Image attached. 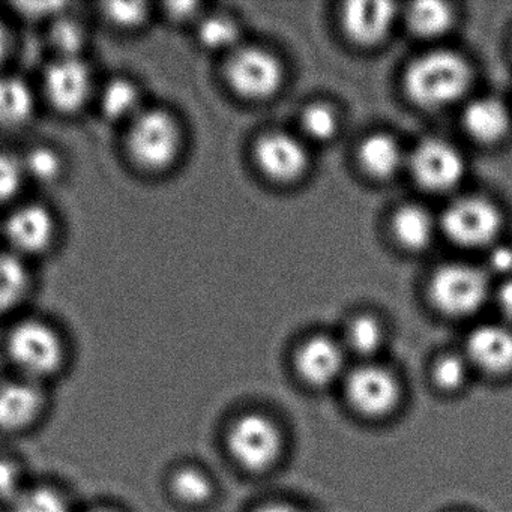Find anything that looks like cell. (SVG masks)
Here are the masks:
<instances>
[{"label": "cell", "instance_id": "cell-1", "mask_svg": "<svg viewBox=\"0 0 512 512\" xmlns=\"http://www.w3.org/2000/svg\"><path fill=\"white\" fill-rule=\"evenodd\" d=\"M5 353L13 374L46 386L62 376L68 365L64 335L52 323L34 317L11 326Z\"/></svg>", "mask_w": 512, "mask_h": 512}, {"label": "cell", "instance_id": "cell-2", "mask_svg": "<svg viewBox=\"0 0 512 512\" xmlns=\"http://www.w3.org/2000/svg\"><path fill=\"white\" fill-rule=\"evenodd\" d=\"M469 62L451 50H434L416 58L404 74V89L412 103L440 110L460 101L472 85Z\"/></svg>", "mask_w": 512, "mask_h": 512}, {"label": "cell", "instance_id": "cell-3", "mask_svg": "<svg viewBox=\"0 0 512 512\" xmlns=\"http://www.w3.org/2000/svg\"><path fill=\"white\" fill-rule=\"evenodd\" d=\"M184 133L175 115L164 109H145L128 124L127 148L137 166L163 172L178 161Z\"/></svg>", "mask_w": 512, "mask_h": 512}, {"label": "cell", "instance_id": "cell-4", "mask_svg": "<svg viewBox=\"0 0 512 512\" xmlns=\"http://www.w3.org/2000/svg\"><path fill=\"white\" fill-rule=\"evenodd\" d=\"M488 272L469 263H446L436 269L428 284V295L446 316H472L490 298Z\"/></svg>", "mask_w": 512, "mask_h": 512}, {"label": "cell", "instance_id": "cell-5", "mask_svg": "<svg viewBox=\"0 0 512 512\" xmlns=\"http://www.w3.org/2000/svg\"><path fill=\"white\" fill-rule=\"evenodd\" d=\"M439 227L460 247H493L502 232L503 215L491 200L461 197L443 211Z\"/></svg>", "mask_w": 512, "mask_h": 512}, {"label": "cell", "instance_id": "cell-6", "mask_svg": "<svg viewBox=\"0 0 512 512\" xmlns=\"http://www.w3.org/2000/svg\"><path fill=\"white\" fill-rule=\"evenodd\" d=\"M230 88L247 100L274 97L284 82V68L274 53L260 47H238L226 65Z\"/></svg>", "mask_w": 512, "mask_h": 512}, {"label": "cell", "instance_id": "cell-7", "mask_svg": "<svg viewBox=\"0 0 512 512\" xmlns=\"http://www.w3.org/2000/svg\"><path fill=\"white\" fill-rule=\"evenodd\" d=\"M49 407L46 385L16 374L0 380V433H31L46 419Z\"/></svg>", "mask_w": 512, "mask_h": 512}, {"label": "cell", "instance_id": "cell-8", "mask_svg": "<svg viewBox=\"0 0 512 512\" xmlns=\"http://www.w3.org/2000/svg\"><path fill=\"white\" fill-rule=\"evenodd\" d=\"M283 440L277 425L260 415L248 413L233 422L227 434L232 457L248 470H266L277 461Z\"/></svg>", "mask_w": 512, "mask_h": 512}, {"label": "cell", "instance_id": "cell-9", "mask_svg": "<svg viewBox=\"0 0 512 512\" xmlns=\"http://www.w3.org/2000/svg\"><path fill=\"white\" fill-rule=\"evenodd\" d=\"M410 172L419 185L433 193H445L460 184L466 172L463 154L452 143L427 139L407 158Z\"/></svg>", "mask_w": 512, "mask_h": 512}, {"label": "cell", "instance_id": "cell-10", "mask_svg": "<svg viewBox=\"0 0 512 512\" xmlns=\"http://www.w3.org/2000/svg\"><path fill=\"white\" fill-rule=\"evenodd\" d=\"M44 91L59 112H80L94 91L91 68L83 58H58L44 74Z\"/></svg>", "mask_w": 512, "mask_h": 512}, {"label": "cell", "instance_id": "cell-11", "mask_svg": "<svg viewBox=\"0 0 512 512\" xmlns=\"http://www.w3.org/2000/svg\"><path fill=\"white\" fill-rule=\"evenodd\" d=\"M254 158L263 175L278 184L296 182L310 166L307 148L292 134L272 131L260 137Z\"/></svg>", "mask_w": 512, "mask_h": 512}, {"label": "cell", "instance_id": "cell-12", "mask_svg": "<svg viewBox=\"0 0 512 512\" xmlns=\"http://www.w3.org/2000/svg\"><path fill=\"white\" fill-rule=\"evenodd\" d=\"M346 392L352 406L367 416H383L392 412L400 398V386L394 374L371 364L350 371Z\"/></svg>", "mask_w": 512, "mask_h": 512}, {"label": "cell", "instance_id": "cell-13", "mask_svg": "<svg viewBox=\"0 0 512 512\" xmlns=\"http://www.w3.org/2000/svg\"><path fill=\"white\" fill-rule=\"evenodd\" d=\"M55 233V218L40 203L19 206L5 224V235L11 251L22 257L46 251L52 245Z\"/></svg>", "mask_w": 512, "mask_h": 512}, {"label": "cell", "instance_id": "cell-14", "mask_svg": "<svg viewBox=\"0 0 512 512\" xmlns=\"http://www.w3.org/2000/svg\"><path fill=\"white\" fill-rule=\"evenodd\" d=\"M397 7L382 0H353L344 5L341 23L350 41L362 47L382 43L394 28Z\"/></svg>", "mask_w": 512, "mask_h": 512}, {"label": "cell", "instance_id": "cell-15", "mask_svg": "<svg viewBox=\"0 0 512 512\" xmlns=\"http://www.w3.org/2000/svg\"><path fill=\"white\" fill-rule=\"evenodd\" d=\"M467 361L490 374L512 370V326H479L467 340Z\"/></svg>", "mask_w": 512, "mask_h": 512}, {"label": "cell", "instance_id": "cell-16", "mask_svg": "<svg viewBox=\"0 0 512 512\" xmlns=\"http://www.w3.org/2000/svg\"><path fill=\"white\" fill-rule=\"evenodd\" d=\"M296 367L302 379L314 386H326L344 370V350L337 341L317 335L302 344L296 355Z\"/></svg>", "mask_w": 512, "mask_h": 512}, {"label": "cell", "instance_id": "cell-17", "mask_svg": "<svg viewBox=\"0 0 512 512\" xmlns=\"http://www.w3.org/2000/svg\"><path fill=\"white\" fill-rule=\"evenodd\" d=\"M463 125L466 133L476 142L497 145L511 133V110L500 98H476L464 109Z\"/></svg>", "mask_w": 512, "mask_h": 512}, {"label": "cell", "instance_id": "cell-18", "mask_svg": "<svg viewBox=\"0 0 512 512\" xmlns=\"http://www.w3.org/2000/svg\"><path fill=\"white\" fill-rule=\"evenodd\" d=\"M358 160L364 172L371 178L389 179L403 169L406 155L394 137L376 133L362 140Z\"/></svg>", "mask_w": 512, "mask_h": 512}, {"label": "cell", "instance_id": "cell-19", "mask_svg": "<svg viewBox=\"0 0 512 512\" xmlns=\"http://www.w3.org/2000/svg\"><path fill=\"white\" fill-rule=\"evenodd\" d=\"M167 494L187 508H200L211 502L215 493L214 481L205 469L196 464H179L170 470L166 479Z\"/></svg>", "mask_w": 512, "mask_h": 512}, {"label": "cell", "instance_id": "cell-20", "mask_svg": "<svg viewBox=\"0 0 512 512\" xmlns=\"http://www.w3.org/2000/svg\"><path fill=\"white\" fill-rule=\"evenodd\" d=\"M439 224L433 215L418 205L398 209L392 218V232L401 247L410 251H422L430 247Z\"/></svg>", "mask_w": 512, "mask_h": 512}, {"label": "cell", "instance_id": "cell-21", "mask_svg": "<svg viewBox=\"0 0 512 512\" xmlns=\"http://www.w3.org/2000/svg\"><path fill=\"white\" fill-rule=\"evenodd\" d=\"M37 98L28 82L14 76L0 77V124L22 127L31 121Z\"/></svg>", "mask_w": 512, "mask_h": 512}, {"label": "cell", "instance_id": "cell-22", "mask_svg": "<svg viewBox=\"0 0 512 512\" xmlns=\"http://www.w3.org/2000/svg\"><path fill=\"white\" fill-rule=\"evenodd\" d=\"M31 290L25 260L13 251H0V316L16 310Z\"/></svg>", "mask_w": 512, "mask_h": 512}, {"label": "cell", "instance_id": "cell-23", "mask_svg": "<svg viewBox=\"0 0 512 512\" xmlns=\"http://www.w3.org/2000/svg\"><path fill=\"white\" fill-rule=\"evenodd\" d=\"M101 112L109 121L133 122L146 107H143L142 91L130 79L118 77L104 86L100 97Z\"/></svg>", "mask_w": 512, "mask_h": 512}, {"label": "cell", "instance_id": "cell-24", "mask_svg": "<svg viewBox=\"0 0 512 512\" xmlns=\"http://www.w3.org/2000/svg\"><path fill=\"white\" fill-rule=\"evenodd\" d=\"M11 512H79L73 497L56 482H31L10 506Z\"/></svg>", "mask_w": 512, "mask_h": 512}, {"label": "cell", "instance_id": "cell-25", "mask_svg": "<svg viewBox=\"0 0 512 512\" xmlns=\"http://www.w3.org/2000/svg\"><path fill=\"white\" fill-rule=\"evenodd\" d=\"M407 23L419 38H439L454 25V11L439 0L416 2L407 13Z\"/></svg>", "mask_w": 512, "mask_h": 512}, {"label": "cell", "instance_id": "cell-26", "mask_svg": "<svg viewBox=\"0 0 512 512\" xmlns=\"http://www.w3.org/2000/svg\"><path fill=\"white\" fill-rule=\"evenodd\" d=\"M241 28L235 20L221 14L206 17L199 25V40L209 50L238 49Z\"/></svg>", "mask_w": 512, "mask_h": 512}, {"label": "cell", "instance_id": "cell-27", "mask_svg": "<svg viewBox=\"0 0 512 512\" xmlns=\"http://www.w3.org/2000/svg\"><path fill=\"white\" fill-rule=\"evenodd\" d=\"M26 178L40 184H52L64 173V160L58 151L49 146H37L22 157Z\"/></svg>", "mask_w": 512, "mask_h": 512}, {"label": "cell", "instance_id": "cell-28", "mask_svg": "<svg viewBox=\"0 0 512 512\" xmlns=\"http://www.w3.org/2000/svg\"><path fill=\"white\" fill-rule=\"evenodd\" d=\"M49 38L58 58H82L88 43L85 26L70 17H61L52 25Z\"/></svg>", "mask_w": 512, "mask_h": 512}, {"label": "cell", "instance_id": "cell-29", "mask_svg": "<svg viewBox=\"0 0 512 512\" xmlns=\"http://www.w3.org/2000/svg\"><path fill=\"white\" fill-rule=\"evenodd\" d=\"M31 482L22 458L0 452V503L13 505Z\"/></svg>", "mask_w": 512, "mask_h": 512}, {"label": "cell", "instance_id": "cell-30", "mask_svg": "<svg viewBox=\"0 0 512 512\" xmlns=\"http://www.w3.org/2000/svg\"><path fill=\"white\" fill-rule=\"evenodd\" d=\"M347 346L361 356H371L383 343V328L373 316H358L347 326Z\"/></svg>", "mask_w": 512, "mask_h": 512}, {"label": "cell", "instance_id": "cell-31", "mask_svg": "<svg viewBox=\"0 0 512 512\" xmlns=\"http://www.w3.org/2000/svg\"><path fill=\"white\" fill-rule=\"evenodd\" d=\"M302 130L316 142H328L340 128L337 112L326 104H311L302 113Z\"/></svg>", "mask_w": 512, "mask_h": 512}, {"label": "cell", "instance_id": "cell-32", "mask_svg": "<svg viewBox=\"0 0 512 512\" xmlns=\"http://www.w3.org/2000/svg\"><path fill=\"white\" fill-rule=\"evenodd\" d=\"M26 179L22 158L0 152V205L16 199Z\"/></svg>", "mask_w": 512, "mask_h": 512}, {"label": "cell", "instance_id": "cell-33", "mask_svg": "<svg viewBox=\"0 0 512 512\" xmlns=\"http://www.w3.org/2000/svg\"><path fill=\"white\" fill-rule=\"evenodd\" d=\"M469 370V361L457 355L437 359L433 368L434 382L443 389H457L463 385Z\"/></svg>", "mask_w": 512, "mask_h": 512}, {"label": "cell", "instance_id": "cell-34", "mask_svg": "<svg viewBox=\"0 0 512 512\" xmlns=\"http://www.w3.org/2000/svg\"><path fill=\"white\" fill-rule=\"evenodd\" d=\"M107 19L119 28L136 29L145 25L149 19L148 5L142 2L104 5Z\"/></svg>", "mask_w": 512, "mask_h": 512}, {"label": "cell", "instance_id": "cell-35", "mask_svg": "<svg viewBox=\"0 0 512 512\" xmlns=\"http://www.w3.org/2000/svg\"><path fill=\"white\" fill-rule=\"evenodd\" d=\"M488 275H499L505 278L512 277V247L509 245L494 244L490 247L487 256Z\"/></svg>", "mask_w": 512, "mask_h": 512}, {"label": "cell", "instance_id": "cell-36", "mask_svg": "<svg viewBox=\"0 0 512 512\" xmlns=\"http://www.w3.org/2000/svg\"><path fill=\"white\" fill-rule=\"evenodd\" d=\"M497 307L503 319L512 326V277L505 278L496 293Z\"/></svg>", "mask_w": 512, "mask_h": 512}, {"label": "cell", "instance_id": "cell-37", "mask_svg": "<svg viewBox=\"0 0 512 512\" xmlns=\"http://www.w3.org/2000/svg\"><path fill=\"white\" fill-rule=\"evenodd\" d=\"M167 14L172 17L176 22H184V20L191 19L197 13L199 5L190 4V2H178V4L167 5Z\"/></svg>", "mask_w": 512, "mask_h": 512}, {"label": "cell", "instance_id": "cell-38", "mask_svg": "<svg viewBox=\"0 0 512 512\" xmlns=\"http://www.w3.org/2000/svg\"><path fill=\"white\" fill-rule=\"evenodd\" d=\"M11 52V35L7 26L0 22V67L5 64Z\"/></svg>", "mask_w": 512, "mask_h": 512}, {"label": "cell", "instance_id": "cell-39", "mask_svg": "<svg viewBox=\"0 0 512 512\" xmlns=\"http://www.w3.org/2000/svg\"><path fill=\"white\" fill-rule=\"evenodd\" d=\"M79 512H127L119 505H112V503H98V505L89 506L85 511Z\"/></svg>", "mask_w": 512, "mask_h": 512}, {"label": "cell", "instance_id": "cell-40", "mask_svg": "<svg viewBox=\"0 0 512 512\" xmlns=\"http://www.w3.org/2000/svg\"><path fill=\"white\" fill-rule=\"evenodd\" d=\"M257 512H302L293 506L283 505V503H275V505H268L265 508H260Z\"/></svg>", "mask_w": 512, "mask_h": 512}]
</instances>
